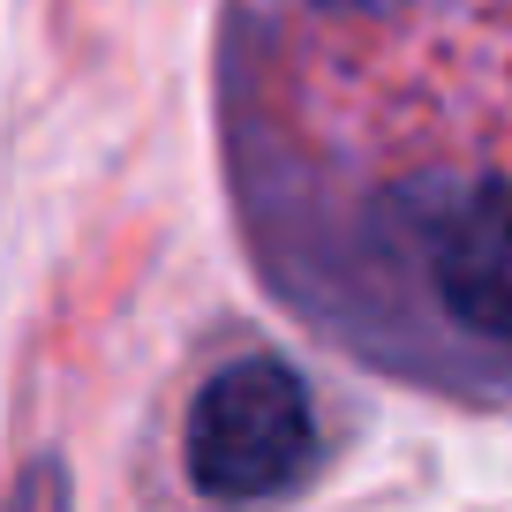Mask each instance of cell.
Returning <instances> with one entry per match:
<instances>
[{"mask_svg": "<svg viewBox=\"0 0 512 512\" xmlns=\"http://www.w3.org/2000/svg\"><path fill=\"white\" fill-rule=\"evenodd\" d=\"M317 452V415L309 392L279 354H241L196 392L181 422V460L204 497L249 505V497L287 490Z\"/></svg>", "mask_w": 512, "mask_h": 512, "instance_id": "cell-1", "label": "cell"}, {"mask_svg": "<svg viewBox=\"0 0 512 512\" xmlns=\"http://www.w3.org/2000/svg\"><path fill=\"white\" fill-rule=\"evenodd\" d=\"M437 294L467 332L512 339V181L475 189L437 226Z\"/></svg>", "mask_w": 512, "mask_h": 512, "instance_id": "cell-2", "label": "cell"}, {"mask_svg": "<svg viewBox=\"0 0 512 512\" xmlns=\"http://www.w3.org/2000/svg\"><path fill=\"white\" fill-rule=\"evenodd\" d=\"M317 8H392V0H317Z\"/></svg>", "mask_w": 512, "mask_h": 512, "instance_id": "cell-3", "label": "cell"}]
</instances>
